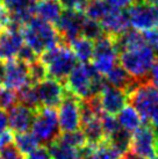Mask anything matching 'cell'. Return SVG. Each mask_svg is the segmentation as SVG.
I'll use <instances>...</instances> for the list:
<instances>
[{
	"label": "cell",
	"instance_id": "6da1fadb",
	"mask_svg": "<svg viewBox=\"0 0 158 159\" xmlns=\"http://www.w3.org/2000/svg\"><path fill=\"white\" fill-rule=\"evenodd\" d=\"M105 85L106 79L90 63L77 64L65 80L66 91L80 100L99 95Z\"/></svg>",
	"mask_w": 158,
	"mask_h": 159
},
{
	"label": "cell",
	"instance_id": "7a4b0ae2",
	"mask_svg": "<svg viewBox=\"0 0 158 159\" xmlns=\"http://www.w3.org/2000/svg\"><path fill=\"white\" fill-rule=\"evenodd\" d=\"M25 44L30 47L37 55L61 44L62 40L53 25L34 16L21 28Z\"/></svg>",
	"mask_w": 158,
	"mask_h": 159
},
{
	"label": "cell",
	"instance_id": "3957f363",
	"mask_svg": "<svg viewBox=\"0 0 158 159\" xmlns=\"http://www.w3.org/2000/svg\"><path fill=\"white\" fill-rule=\"evenodd\" d=\"M156 61V52L148 43L118 53L120 65L138 83H148V75Z\"/></svg>",
	"mask_w": 158,
	"mask_h": 159
},
{
	"label": "cell",
	"instance_id": "277c9868",
	"mask_svg": "<svg viewBox=\"0 0 158 159\" xmlns=\"http://www.w3.org/2000/svg\"><path fill=\"white\" fill-rule=\"evenodd\" d=\"M40 61L48 69V77L65 83L67 75L77 65V58L70 45L61 44L45 50L39 56Z\"/></svg>",
	"mask_w": 158,
	"mask_h": 159
},
{
	"label": "cell",
	"instance_id": "5b68a950",
	"mask_svg": "<svg viewBox=\"0 0 158 159\" xmlns=\"http://www.w3.org/2000/svg\"><path fill=\"white\" fill-rule=\"evenodd\" d=\"M130 102L144 123L149 124L151 116L158 111V89L149 83H141L128 93Z\"/></svg>",
	"mask_w": 158,
	"mask_h": 159
},
{
	"label": "cell",
	"instance_id": "8992f818",
	"mask_svg": "<svg viewBox=\"0 0 158 159\" xmlns=\"http://www.w3.org/2000/svg\"><path fill=\"white\" fill-rule=\"evenodd\" d=\"M33 134L39 138L41 145L48 146L61 136L58 114L55 108L42 107L36 111L35 119L31 125Z\"/></svg>",
	"mask_w": 158,
	"mask_h": 159
},
{
	"label": "cell",
	"instance_id": "52a82bcc",
	"mask_svg": "<svg viewBox=\"0 0 158 159\" xmlns=\"http://www.w3.org/2000/svg\"><path fill=\"white\" fill-rule=\"evenodd\" d=\"M118 61V52L116 50L114 37L105 35L94 42V55L92 58L93 67L99 75L105 77L112 69H114Z\"/></svg>",
	"mask_w": 158,
	"mask_h": 159
},
{
	"label": "cell",
	"instance_id": "ba28073f",
	"mask_svg": "<svg viewBox=\"0 0 158 159\" xmlns=\"http://www.w3.org/2000/svg\"><path fill=\"white\" fill-rule=\"evenodd\" d=\"M58 122L62 133H70L80 129L81 111H80V99L67 92L61 105L58 106Z\"/></svg>",
	"mask_w": 158,
	"mask_h": 159
},
{
	"label": "cell",
	"instance_id": "9c48e42d",
	"mask_svg": "<svg viewBox=\"0 0 158 159\" xmlns=\"http://www.w3.org/2000/svg\"><path fill=\"white\" fill-rule=\"evenodd\" d=\"M130 151L144 159H157L158 148L156 131L149 124H143L132 136Z\"/></svg>",
	"mask_w": 158,
	"mask_h": 159
},
{
	"label": "cell",
	"instance_id": "30bf717a",
	"mask_svg": "<svg viewBox=\"0 0 158 159\" xmlns=\"http://www.w3.org/2000/svg\"><path fill=\"white\" fill-rule=\"evenodd\" d=\"M130 26L138 31H146L158 27V7L137 1L128 8Z\"/></svg>",
	"mask_w": 158,
	"mask_h": 159
},
{
	"label": "cell",
	"instance_id": "8fae6325",
	"mask_svg": "<svg viewBox=\"0 0 158 159\" xmlns=\"http://www.w3.org/2000/svg\"><path fill=\"white\" fill-rule=\"evenodd\" d=\"M85 14L80 12L66 11L62 12L58 21L55 23V28L57 29L61 36L63 44H70L72 41L81 36V27L85 20Z\"/></svg>",
	"mask_w": 158,
	"mask_h": 159
},
{
	"label": "cell",
	"instance_id": "7c38bea8",
	"mask_svg": "<svg viewBox=\"0 0 158 159\" xmlns=\"http://www.w3.org/2000/svg\"><path fill=\"white\" fill-rule=\"evenodd\" d=\"M36 89L41 106L48 108H56L59 106L66 94L64 84L53 78H47L40 84H36Z\"/></svg>",
	"mask_w": 158,
	"mask_h": 159
},
{
	"label": "cell",
	"instance_id": "4fadbf2b",
	"mask_svg": "<svg viewBox=\"0 0 158 159\" xmlns=\"http://www.w3.org/2000/svg\"><path fill=\"white\" fill-rule=\"evenodd\" d=\"M23 44L21 30L8 27L0 30V59L7 62L15 59Z\"/></svg>",
	"mask_w": 158,
	"mask_h": 159
},
{
	"label": "cell",
	"instance_id": "5bb4252c",
	"mask_svg": "<svg viewBox=\"0 0 158 159\" xmlns=\"http://www.w3.org/2000/svg\"><path fill=\"white\" fill-rule=\"evenodd\" d=\"M28 84H30V79L29 67L27 63L22 62L18 58L6 63V89L18 91Z\"/></svg>",
	"mask_w": 158,
	"mask_h": 159
},
{
	"label": "cell",
	"instance_id": "9a60e30c",
	"mask_svg": "<svg viewBox=\"0 0 158 159\" xmlns=\"http://www.w3.org/2000/svg\"><path fill=\"white\" fill-rule=\"evenodd\" d=\"M99 99H100L102 111L106 114L115 115L126 107V103L128 101V94L126 91L116 89L106 83L102 91L99 94Z\"/></svg>",
	"mask_w": 158,
	"mask_h": 159
},
{
	"label": "cell",
	"instance_id": "2e32d148",
	"mask_svg": "<svg viewBox=\"0 0 158 159\" xmlns=\"http://www.w3.org/2000/svg\"><path fill=\"white\" fill-rule=\"evenodd\" d=\"M8 113V127L13 133H27L31 129L36 111L18 103L7 111Z\"/></svg>",
	"mask_w": 158,
	"mask_h": 159
},
{
	"label": "cell",
	"instance_id": "e0dca14e",
	"mask_svg": "<svg viewBox=\"0 0 158 159\" xmlns=\"http://www.w3.org/2000/svg\"><path fill=\"white\" fill-rule=\"evenodd\" d=\"M100 23L106 34L114 39L126 33L130 26L128 14L123 12L122 9L114 8H110V11L104 16Z\"/></svg>",
	"mask_w": 158,
	"mask_h": 159
},
{
	"label": "cell",
	"instance_id": "ac0fdd59",
	"mask_svg": "<svg viewBox=\"0 0 158 159\" xmlns=\"http://www.w3.org/2000/svg\"><path fill=\"white\" fill-rule=\"evenodd\" d=\"M121 156L108 141L101 142L97 145L87 143L80 149V159H120Z\"/></svg>",
	"mask_w": 158,
	"mask_h": 159
},
{
	"label": "cell",
	"instance_id": "d6986e66",
	"mask_svg": "<svg viewBox=\"0 0 158 159\" xmlns=\"http://www.w3.org/2000/svg\"><path fill=\"white\" fill-rule=\"evenodd\" d=\"M63 7L57 0H39L33 4L34 15L47 22L55 25L63 12Z\"/></svg>",
	"mask_w": 158,
	"mask_h": 159
},
{
	"label": "cell",
	"instance_id": "ffe728a7",
	"mask_svg": "<svg viewBox=\"0 0 158 159\" xmlns=\"http://www.w3.org/2000/svg\"><path fill=\"white\" fill-rule=\"evenodd\" d=\"M118 125L126 130L128 133L134 134L137 129L142 125V119H141L140 114L137 113V111L134 108V107L130 105V106H126L124 108H122L121 111L118 113Z\"/></svg>",
	"mask_w": 158,
	"mask_h": 159
},
{
	"label": "cell",
	"instance_id": "44dd1931",
	"mask_svg": "<svg viewBox=\"0 0 158 159\" xmlns=\"http://www.w3.org/2000/svg\"><path fill=\"white\" fill-rule=\"evenodd\" d=\"M115 45H116V50L120 53L121 51L124 50H129V49L138 48L141 45L145 44L144 35L141 31L136 29H128L126 33H123L122 35L118 37H115Z\"/></svg>",
	"mask_w": 158,
	"mask_h": 159
},
{
	"label": "cell",
	"instance_id": "7402d4cb",
	"mask_svg": "<svg viewBox=\"0 0 158 159\" xmlns=\"http://www.w3.org/2000/svg\"><path fill=\"white\" fill-rule=\"evenodd\" d=\"M47 148L51 159H80V149L66 144L59 138L49 144Z\"/></svg>",
	"mask_w": 158,
	"mask_h": 159
},
{
	"label": "cell",
	"instance_id": "603a6c76",
	"mask_svg": "<svg viewBox=\"0 0 158 159\" xmlns=\"http://www.w3.org/2000/svg\"><path fill=\"white\" fill-rule=\"evenodd\" d=\"M72 52L75 53L77 61L80 63H88L92 61L94 55V42L88 40L84 36H80L75 41H72L70 44Z\"/></svg>",
	"mask_w": 158,
	"mask_h": 159
},
{
	"label": "cell",
	"instance_id": "cb8c5ba5",
	"mask_svg": "<svg viewBox=\"0 0 158 159\" xmlns=\"http://www.w3.org/2000/svg\"><path fill=\"white\" fill-rule=\"evenodd\" d=\"M16 95H18V102L23 106L31 108L34 111H39L40 108H42L35 84H28L22 89H18Z\"/></svg>",
	"mask_w": 158,
	"mask_h": 159
},
{
	"label": "cell",
	"instance_id": "d4e9b609",
	"mask_svg": "<svg viewBox=\"0 0 158 159\" xmlns=\"http://www.w3.org/2000/svg\"><path fill=\"white\" fill-rule=\"evenodd\" d=\"M14 145L18 148V150L22 155L27 156L41 146V143L34 134L27 131L14 135Z\"/></svg>",
	"mask_w": 158,
	"mask_h": 159
},
{
	"label": "cell",
	"instance_id": "484cf974",
	"mask_svg": "<svg viewBox=\"0 0 158 159\" xmlns=\"http://www.w3.org/2000/svg\"><path fill=\"white\" fill-rule=\"evenodd\" d=\"M110 8L112 7L106 1L98 0V1H91L90 4H87L84 13H85V16L87 19L95 20V21L100 22L104 19V16L110 11Z\"/></svg>",
	"mask_w": 158,
	"mask_h": 159
},
{
	"label": "cell",
	"instance_id": "4316f807",
	"mask_svg": "<svg viewBox=\"0 0 158 159\" xmlns=\"http://www.w3.org/2000/svg\"><path fill=\"white\" fill-rule=\"evenodd\" d=\"M105 34V30H104V28H102L99 21L85 18L83 22V27H81V36L95 42L97 40L101 39Z\"/></svg>",
	"mask_w": 158,
	"mask_h": 159
},
{
	"label": "cell",
	"instance_id": "83f0119b",
	"mask_svg": "<svg viewBox=\"0 0 158 159\" xmlns=\"http://www.w3.org/2000/svg\"><path fill=\"white\" fill-rule=\"evenodd\" d=\"M29 67V79L30 84H40L41 81L45 80L48 77V69L43 63L39 59H36L35 62L28 64Z\"/></svg>",
	"mask_w": 158,
	"mask_h": 159
},
{
	"label": "cell",
	"instance_id": "f1b7e54d",
	"mask_svg": "<svg viewBox=\"0 0 158 159\" xmlns=\"http://www.w3.org/2000/svg\"><path fill=\"white\" fill-rule=\"evenodd\" d=\"M58 138L61 141L65 142L66 144L75 146L77 149H81L87 144L86 137L80 129L75 130V131H70V133H62Z\"/></svg>",
	"mask_w": 158,
	"mask_h": 159
},
{
	"label": "cell",
	"instance_id": "f546056e",
	"mask_svg": "<svg viewBox=\"0 0 158 159\" xmlns=\"http://www.w3.org/2000/svg\"><path fill=\"white\" fill-rule=\"evenodd\" d=\"M18 95L16 91L9 89H2L0 93V109L8 111L15 105H18Z\"/></svg>",
	"mask_w": 158,
	"mask_h": 159
},
{
	"label": "cell",
	"instance_id": "4dcf8cb0",
	"mask_svg": "<svg viewBox=\"0 0 158 159\" xmlns=\"http://www.w3.org/2000/svg\"><path fill=\"white\" fill-rule=\"evenodd\" d=\"M101 124H102V130L105 134L106 141L110 138L120 129L118 120L114 117V115L106 114V113H104V115L101 116Z\"/></svg>",
	"mask_w": 158,
	"mask_h": 159
},
{
	"label": "cell",
	"instance_id": "1f68e13d",
	"mask_svg": "<svg viewBox=\"0 0 158 159\" xmlns=\"http://www.w3.org/2000/svg\"><path fill=\"white\" fill-rule=\"evenodd\" d=\"M59 4L66 11L84 13L87 6V0H59Z\"/></svg>",
	"mask_w": 158,
	"mask_h": 159
},
{
	"label": "cell",
	"instance_id": "d6a6232c",
	"mask_svg": "<svg viewBox=\"0 0 158 159\" xmlns=\"http://www.w3.org/2000/svg\"><path fill=\"white\" fill-rule=\"evenodd\" d=\"M16 58L22 61V62L27 63V64H30V63L35 62L36 59H39V55L30 47H28L27 44H23V47L20 49Z\"/></svg>",
	"mask_w": 158,
	"mask_h": 159
},
{
	"label": "cell",
	"instance_id": "836d02e7",
	"mask_svg": "<svg viewBox=\"0 0 158 159\" xmlns=\"http://www.w3.org/2000/svg\"><path fill=\"white\" fill-rule=\"evenodd\" d=\"M0 158L1 159H26L25 156L18 150V148L13 144L6 146L0 150Z\"/></svg>",
	"mask_w": 158,
	"mask_h": 159
},
{
	"label": "cell",
	"instance_id": "e575fe53",
	"mask_svg": "<svg viewBox=\"0 0 158 159\" xmlns=\"http://www.w3.org/2000/svg\"><path fill=\"white\" fill-rule=\"evenodd\" d=\"M145 39V42L155 50V52L158 53V27L150 29L143 33Z\"/></svg>",
	"mask_w": 158,
	"mask_h": 159
},
{
	"label": "cell",
	"instance_id": "d590c367",
	"mask_svg": "<svg viewBox=\"0 0 158 159\" xmlns=\"http://www.w3.org/2000/svg\"><path fill=\"white\" fill-rule=\"evenodd\" d=\"M2 4L9 9V12H14V11L28 7L31 2L29 0H2Z\"/></svg>",
	"mask_w": 158,
	"mask_h": 159
},
{
	"label": "cell",
	"instance_id": "8d00e7d4",
	"mask_svg": "<svg viewBox=\"0 0 158 159\" xmlns=\"http://www.w3.org/2000/svg\"><path fill=\"white\" fill-rule=\"evenodd\" d=\"M26 159H51L50 155H49L48 148L44 145L39 146L36 150H34L33 152H30L29 155L25 156Z\"/></svg>",
	"mask_w": 158,
	"mask_h": 159
},
{
	"label": "cell",
	"instance_id": "74e56055",
	"mask_svg": "<svg viewBox=\"0 0 158 159\" xmlns=\"http://www.w3.org/2000/svg\"><path fill=\"white\" fill-rule=\"evenodd\" d=\"M11 23V12L4 4H0V30L7 28Z\"/></svg>",
	"mask_w": 158,
	"mask_h": 159
},
{
	"label": "cell",
	"instance_id": "f35d334b",
	"mask_svg": "<svg viewBox=\"0 0 158 159\" xmlns=\"http://www.w3.org/2000/svg\"><path fill=\"white\" fill-rule=\"evenodd\" d=\"M106 2L114 9H124L129 8L130 6L136 4L137 0H106Z\"/></svg>",
	"mask_w": 158,
	"mask_h": 159
},
{
	"label": "cell",
	"instance_id": "ab89813d",
	"mask_svg": "<svg viewBox=\"0 0 158 159\" xmlns=\"http://www.w3.org/2000/svg\"><path fill=\"white\" fill-rule=\"evenodd\" d=\"M14 143V133L11 129L5 130L4 133L0 134V150H2L4 148L11 145Z\"/></svg>",
	"mask_w": 158,
	"mask_h": 159
},
{
	"label": "cell",
	"instance_id": "60d3db41",
	"mask_svg": "<svg viewBox=\"0 0 158 159\" xmlns=\"http://www.w3.org/2000/svg\"><path fill=\"white\" fill-rule=\"evenodd\" d=\"M148 83L154 87L158 89V59L154 63V65L148 75Z\"/></svg>",
	"mask_w": 158,
	"mask_h": 159
},
{
	"label": "cell",
	"instance_id": "b9f144b4",
	"mask_svg": "<svg viewBox=\"0 0 158 159\" xmlns=\"http://www.w3.org/2000/svg\"><path fill=\"white\" fill-rule=\"evenodd\" d=\"M9 129L8 127V113L4 109H0V134Z\"/></svg>",
	"mask_w": 158,
	"mask_h": 159
},
{
	"label": "cell",
	"instance_id": "7bdbcfd3",
	"mask_svg": "<svg viewBox=\"0 0 158 159\" xmlns=\"http://www.w3.org/2000/svg\"><path fill=\"white\" fill-rule=\"evenodd\" d=\"M5 80H6V63L5 61L0 59V87L5 85Z\"/></svg>",
	"mask_w": 158,
	"mask_h": 159
},
{
	"label": "cell",
	"instance_id": "ee69618b",
	"mask_svg": "<svg viewBox=\"0 0 158 159\" xmlns=\"http://www.w3.org/2000/svg\"><path fill=\"white\" fill-rule=\"evenodd\" d=\"M120 159H144V158H142V157H140L138 155L134 153L132 151L128 150L127 152H124V153L121 156V158Z\"/></svg>",
	"mask_w": 158,
	"mask_h": 159
},
{
	"label": "cell",
	"instance_id": "f6af8a7d",
	"mask_svg": "<svg viewBox=\"0 0 158 159\" xmlns=\"http://www.w3.org/2000/svg\"><path fill=\"white\" fill-rule=\"evenodd\" d=\"M150 123H151V127L154 129H157L158 130V111L155 113L152 116H151V119H150Z\"/></svg>",
	"mask_w": 158,
	"mask_h": 159
},
{
	"label": "cell",
	"instance_id": "bcb514c9",
	"mask_svg": "<svg viewBox=\"0 0 158 159\" xmlns=\"http://www.w3.org/2000/svg\"><path fill=\"white\" fill-rule=\"evenodd\" d=\"M140 1L145 2V4H148V5H152V6L158 7V0H140Z\"/></svg>",
	"mask_w": 158,
	"mask_h": 159
},
{
	"label": "cell",
	"instance_id": "7dc6e473",
	"mask_svg": "<svg viewBox=\"0 0 158 159\" xmlns=\"http://www.w3.org/2000/svg\"><path fill=\"white\" fill-rule=\"evenodd\" d=\"M156 141H157V148H158V130H156Z\"/></svg>",
	"mask_w": 158,
	"mask_h": 159
},
{
	"label": "cell",
	"instance_id": "c3c4849f",
	"mask_svg": "<svg viewBox=\"0 0 158 159\" xmlns=\"http://www.w3.org/2000/svg\"><path fill=\"white\" fill-rule=\"evenodd\" d=\"M29 1H30L31 4H34V2H37V1H39V0H29Z\"/></svg>",
	"mask_w": 158,
	"mask_h": 159
},
{
	"label": "cell",
	"instance_id": "681fc988",
	"mask_svg": "<svg viewBox=\"0 0 158 159\" xmlns=\"http://www.w3.org/2000/svg\"><path fill=\"white\" fill-rule=\"evenodd\" d=\"M1 89H2V87H0V93H1Z\"/></svg>",
	"mask_w": 158,
	"mask_h": 159
},
{
	"label": "cell",
	"instance_id": "f907efd6",
	"mask_svg": "<svg viewBox=\"0 0 158 159\" xmlns=\"http://www.w3.org/2000/svg\"><path fill=\"white\" fill-rule=\"evenodd\" d=\"M91 1H98V0H91Z\"/></svg>",
	"mask_w": 158,
	"mask_h": 159
},
{
	"label": "cell",
	"instance_id": "816d5d0a",
	"mask_svg": "<svg viewBox=\"0 0 158 159\" xmlns=\"http://www.w3.org/2000/svg\"><path fill=\"white\" fill-rule=\"evenodd\" d=\"M0 159H1V158H0Z\"/></svg>",
	"mask_w": 158,
	"mask_h": 159
}]
</instances>
